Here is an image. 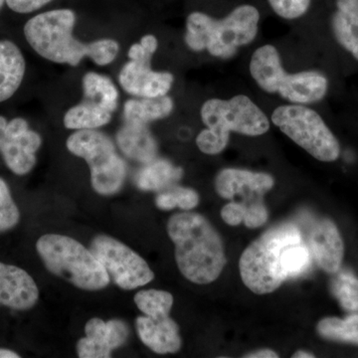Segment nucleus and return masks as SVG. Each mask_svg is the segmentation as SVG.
<instances>
[{
    "instance_id": "1",
    "label": "nucleus",
    "mask_w": 358,
    "mask_h": 358,
    "mask_svg": "<svg viewBox=\"0 0 358 358\" xmlns=\"http://www.w3.org/2000/svg\"><path fill=\"white\" fill-rule=\"evenodd\" d=\"M76 20V14L71 9L46 11L26 22L24 36L33 50L57 64L75 67L85 57L99 66L114 62L119 54V43L113 39L83 43L73 36Z\"/></svg>"
},
{
    "instance_id": "2",
    "label": "nucleus",
    "mask_w": 358,
    "mask_h": 358,
    "mask_svg": "<svg viewBox=\"0 0 358 358\" xmlns=\"http://www.w3.org/2000/svg\"><path fill=\"white\" fill-rule=\"evenodd\" d=\"M167 233L176 247V261L185 279L207 285L218 279L225 268L222 238L204 216L180 212L169 218Z\"/></svg>"
},
{
    "instance_id": "3",
    "label": "nucleus",
    "mask_w": 358,
    "mask_h": 358,
    "mask_svg": "<svg viewBox=\"0 0 358 358\" xmlns=\"http://www.w3.org/2000/svg\"><path fill=\"white\" fill-rule=\"evenodd\" d=\"M301 241L300 228L294 223H281L266 231L240 258V275L245 286L254 294H267L287 280L294 279V250Z\"/></svg>"
},
{
    "instance_id": "4",
    "label": "nucleus",
    "mask_w": 358,
    "mask_h": 358,
    "mask_svg": "<svg viewBox=\"0 0 358 358\" xmlns=\"http://www.w3.org/2000/svg\"><path fill=\"white\" fill-rule=\"evenodd\" d=\"M260 13L256 7H236L223 20L195 11L186 20L185 43L193 51L207 50L214 57L232 58L239 47L256 38Z\"/></svg>"
},
{
    "instance_id": "5",
    "label": "nucleus",
    "mask_w": 358,
    "mask_h": 358,
    "mask_svg": "<svg viewBox=\"0 0 358 358\" xmlns=\"http://www.w3.org/2000/svg\"><path fill=\"white\" fill-rule=\"evenodd\" d=\"M200 115L207 129L197 136L196 145L205 155L222 152L229 143L232 131L258 136L270 129V121L265 113L244 95L235 96L229 100H207Z\"/></svg>"
},
{
    "instance_id": "6",
    "label": "nucleus",
    "mask_w": 358,
    "mask_h": 358,
    "mask_svg": "<svg viewBox=\"0 0 358 358\" xmlns=\"http://www.w3.org/2000/svg\"><path fill=\"white\" fill-rule=\"evenodd\" d=\"M37 253L51 274L85 291H99L110 284L107 271L91 250L73 238L46 234L36 243Z\"/></svg>"
},
{
    "instance_id": "7",
    "label": "nucleus",
    "mask_w": 358,
    "mask_h": 358,
    "mask_svg": "<svg viewBox=\"0 0 358 358\" xmlns=\"http://www.w3.org/2000/svg\"><path fill=\"white\" fill-rule=\"evenodd\" d=\"M250 73L263 91L279 94L294 103H312L322 100L329 89V81L315 71L289 74L282 68L279 52L273 45L257 49L250 62Z\"/></svg>"
},
{
    "instance_id": "8",
    "label": "nucleus",
    "mask_w": 358,
    "mask_h": 358,
    "mask_svg": "<svg viewBox=\"0 0 358 358\" xmlns=\"http://www.w3.org/2000/svg\"><path fill=\"white\" fill-rule=\"evenodd\" d=\"M66 145L71 154L86 160L96 193L110 196L122 189L127 166L107 134L96 129L77 131L68 138Z\"/></svg>"
},
{
    "instance_id": "9",
    "label": "nucleus",
    "mask_w": 358,
    "mask_h": 358,
    "mask_svg": "<svg viewBox=\"0 0 358 358\" xmlns=\"http://www.w3.org/2000/svg\"><path fill=\"white\" fill-rule=\"evenodd\" d=\"M272 122L315 159L331 162L338 159V141L315 110L300 103L281 106L273 112Z\"/></svg>"
},
{
    "instance_id": "10",
    "label": "nucleus",
    "mask_w": 358,
    "mask_h": 358,
    "mask_svg": "<svg viewBox=\"0 0 358 358\" xmlns=\"http://www.w3.org/2000/svg\"><path fill=\"white\" fill-rule=\"evenodd\" d=\"M159 46L155 35H145L140 43L131 45L129 61L119 74L120 85L124 92L138 98H155L167 95L174 82L171 72L152 69V58Z\"/></svg>"
},
{
    "instance_id": "11",
    "label": "nucleus",
    "mask_w": 358,
    "mask_h": 358,
    "mask_svg": "<svg viewBox=\"0 0 358 358\" xmlns=\"http://www.w3.org/2000/svg\"><path fill=\"white\" fill-rule=\"evenodd\" d=\"M90 250L106 268L110 279L122 289H138L155 279L145 259L115 238L98 235Z\"/></svg>"
},
{
    "instance_id": "12",
    "label": "nucleus",
    "mask_w": 358,
    "mask_h": 358,
    "mask_svg": "<svg viewBox=\"0 0 358 358\" xmlns=\"http://www.w3.org/2000/svg\"><path fill=\"white\" fill-rule=\"evenodd\" d=\"M41 145V136L30 129L26 120L15 117L7 121L0 115V155L14 174L25 176L34 169Z\"/></svg>"
},
{
    "instance_id": "13",
    "label": "nucleus",
    "mask_w": 358,
    "mask_h": 358,
    "mask_svg": "<svg viewBox=\"0 0 358 358\" xmlns=\"http://www.w3.org/2000/svg\"><path fill=\"white\" fill-rule=\"evenodd\" d=\"M86 338L77 343L78 357L81 358H109L113 350L121 348L129 338L128 324L121 320L103 322L94 317L85 327Z\"/></svg>"
},
{
    "instance_id": "14",
    "label": "nucleus",
    "mask_w": 358,
    "mask_h": 358,
    "mask_svg": "<svg viewBox=\"0 0 358 358\" xmlns=\"http://www.w3.org/2000/svg\"><path fill=\"white\" fill-rule=\"evenodd\" d=\"M215 190L224 199L236 197L248 201H260L263 195L270 192L275 185V179L271 174L254 173L247 169H222L215 178Z\"/></svg>"
},
{
    "instance_id": "15",
    "label": "nucleus",
    "mask_w": 358,
    "mask_h": 358,
    "mask_svg": "<svg viewBox=\"0 0 358 358\" xmlns=\"http://www.w3.org/2000/svg\"><path fill=\"white\" fill-rule=\"evenodd\" d=\"M39 300V289L31 275L17 266L0 262V307L31 310Z\"/></svg>"
},
{
    "instance_id": "16",
    "label": "nucleus",
    "mask_w": 358,
    "mask_h": 358,
    "mask_svg": "<svg viewBox=\"0 0 358 358\" xmlns=\"http://www.w3.org/2000/svg\"><path fill=\"white\" fill-rule=\"evenodd\" d=\"M308 248L313 259L324 272L334 274L343 258V241L336 224L322 219L315 224L308 237Z\"/></svg>"
},
{
    "instance_id": "17",
    "label": "nucleus",
    "mask_w": 358,
    "mask_h": 358,
    "mask_svg": "<svg viewBox=\"0 0 358 358\" xmlns=\"http://www.w3.org/2000/svg\"><path fill=\"white\" fill-rule=\"evenodd\" d=\"M136 327L143 345L155 353H176L181 348L179 327L169 315L159 319L141 315L136 319Z\"/></svg>"
},
{
    "instance_id": "18",
    "label": "nucleus",
    "mask_w": 358,
    "mask_h": 358,
    "mask_svg": "<svg viewBox=\"0 0 358 358\" xmlns=\"http://www.w3.org/2000/svg\"><path fill=\"white\" fill-rule=\"evenodd\" d=\"M117 143L129 159L145 164L157 157V143L148 124L126 122L117 134Z\"/></svg>"
},
{
    "instance_id": "19",
    "label": "nucleus",
    "mask_w": 358,
    "mask_h": 358,
    "mask_svg": "<svg viewBox=\"0 0 358 358\" xmlns=\"http://www.w3.org/2000/svg\"><path fill=\"white\" fill-rule=\"evenodd\" d=\"M24 56L17 45L0 40V103L9 100L20 89L24 78Z\"/></svg>"
},
{
    "instance_id": "20",
    "label": "nucleus",
    "mask_w": 358,
    "mask_h": 358,
    "mask_svg": "<svg viewBox=\"0 0 358 358\" xmlns=\"http://www.w3.org/2000/svg\"><path fill=\"white\" fill-rule=\"evenodd\" d=\"M183 171L169 160L155 159L143 164L134 176V182L143 192H162L182 178Z\"/></svg>"
},
{
    "instance_id": "21",
    "label": "nucleus",
    "mask_w": 358,
    "mask_h": 358,
    "mask_svg": "<svg viewBox=\"0 0 358 358\" xmlns=\"http://www.w3.org/2000/svg\"><path fill=\"white\" fill-rule=\"evenodd\" d=\"M331 26L339 44L358 60V0H336Z\"/></svg>"
},
{
    "instance_id": "22",
    "label": "nucleus",
    "mask_w": 358,
    "mask_h": 358,
    "mask_svg": "<svg viewBox=\"0 0 358 358\" xmlns=\"http://www.w3.org/2000/svg\"><path fill=\"white\" fill-rule=\"evenodd\" d=\"M173 107V99L167 95L155 98L131 99L124 103V117L126 122L148 124L169 117Z\"/></svg>"
},
{
    "instance_id": "23",
    "label": "nucleus",
    "mask_w": 358,
    "mask_h": 358,
    "mask_svg": "<svg viewBox=\"0 0 358 358\" xmlns=\"http://www.w3.org/2000/svg\"><path fill=\"white\" fill-rule=\"evenodd\" d=\"M112 113L93 101L85 100L67 110L64 115L66 129L83 131L96 129L109 124Z\"/></svg>"
},
{
    "instance_id": "24",
    "label": "nucleus",
    "mask_w": 358,
    "mask_h": 358,
    "mask_svg": "<svg viewBox=\"0 0 358 358\" xmlns=\"http://www.w3.org/2000/svg\"><path fill=\"white\" fill-rule=\"evenodd\" d=\"M84 98L100 103L113 113L117 110L119 91L112 80L105 75L89 72L83 77Z\"/></svg>"
},
{
    "instance_id": "25",
    "label": "nucleus",
    "mask_w": 358,
    "mask_h": 358,
    "mask_svg": "<svg viewBox=\"0 0 358 358\" xmlns=\"http://www.w3.org/2000/svg\"><path fill=\"white\" fill-rule=\"evenodd\" d=\"M317 333L324 338L358 343V313L345 320L338 317L322 320L317 324Z\"/></svg>"
},
{
    "instance_id": "26",
    "label": "nucleus",
    "mask_w": 358,
    "mask_h": 358,
    "mask_svg": "<svg viewBox=\"0 0 358 358\" xmlns=\"http://www.w3.org/2000/svg\"><path fill=\"white\" fill-rule=\"evenodd\" d=\"M134 303L145 315L159 319L169 315L173 306V294L160 289H145L134 296Z\"/></svg>"
},
{
    "instance_id": "27",
    "label": "nucleus",
    "mask_w": 358,
    "mask_h": 358,
    "mask_svg": "<svg viewBox=\"0 0 358 358\" xmlns=\"http://www.w3.org/2000/svg\"><path fill=\"white\" fill-rule=\"evenodd\" d=\"M334 296L341 307L348 312L358 313V280L350 273H341L333 284Z\"/></svg>"
},
{
    "instance_id": "28",
    "label": "nucleus",
    "mask_w": 358,
    "mask_h": 358,
    "mask_svg": "<svg viewBox=\"0 0 358 358\" xmlns=\"http://www.w3.org/2000/svg\"><path fill=\"white\" fill-rule=\"evenodd\" d=\"M20 220V211L13 199L9 186L0 178V233L13 229Z\"/></svg>"
},
{
    "instance_id": "29",
    "label": "nucleus",
    "mask_w": 358,
    "mask_h": 358,
    "mask_svg": "<svg viewBox=\"0 0 358 358\" xmlns=\"http://www.w3.org/2000/svg\"><path fill=\"white\" fill-rule=\"evenodd\" d=\"M312 0H268L273 10L285 20H296L305 15Z\"/></svg>"
},
{
    "instance_id": "30",
    "label": "nucleus",
    "mask_w": 358,
    "mask_h": 358,
    "mask_svg": "<svg viewBox=\"0 0 358 358\" xmlns=\"http://www.w3.org/2000/svg\"><path fill=\"white\" fill-rule=\"evenodd\" d=\"M268 218L267 207L264 205L262 200H260V201L254 202L247 206L243 222L246 227L254 229V228L262 227L263 225H265Z\"/></svg>"
},
{
    "instance_id": "31",
    "label": "nucleus",
    "mask_w": 358,
    "mask_h": 358,
    "mask_svg": "<svg viewBox=\"0 0 358 358\" xmlns=\"http://www.w3.org/2000/svg\"><path fill=\"white\" fill-rule=\"evenodd\" d=\"M176 205L181 210L190 211L199 204V194L192 188L181 187V186H171Z\"/></svg>"
},
{
    "instance_id": "32",
    "label": "nucleus",
    "mask_w": 358,
    "mask_h": 358,
    "mask_svg": "<svg viewBox=\"0 0 358 358\" xmlns=\"http://www.w3.org/2000/svg\"><path fill=\"white\" fill-rule=\"evenodd\" d=\"M246 205L238 203L236 201L226 204L221 210V217L224 222L230 226H238L243 222L245 213H246Z\"/></svg>"
},
{
    "instance_id": "33",
    "label": "nucleus",
    "mask_w": 358,
    "mask_h": 358,
    "mask_svg": "<svg viewBox=\"0 0 358 358\" xmlns=\"http://www.w3.org/2000/svg\"><path fill=\"white\" fill-rule=\"evenodd\" d=\"M52 0H6L7 6L16 13L27 14L39 10Z\"/></svg>"
},
{
    "instance_id": "34",
    "label": "nucleus",
    "mask_w": 358,
    "mask_h": 358,
    "mask_svg": "<svg viewBox=\"0 0 358 358\" xmlns=\"http://www.w3.org/2000/svg\"><path fill=\"white\" fill-rule=\"evenodd\" d=\"M155 205H157V208L162 211H171L178 207L176 197H174L171 187L159 192V194L155 197Z\"/></svg>"
},
{
    "instance_id": "35",
    "label": "nucleus",
    "mask_w": 358,
    "mask_h": 358,
    "mask_svg": "<svg viewBox=\"0 0 358 358\" xmlns=\"http://www.w3.org/2000/svg\"><path fill=\"white\" fill-rule=\"evenodd\" d=\"M246 358H278L279 355L271 350H261L245 355Z\"/></svg>"
},
{
    "instance_id": "36",
    "label": "nucleus",
    "mask_w": 358,
    "mask_h": 358,
    "mask_svg": "<svg viewBox=\"0 0 358 358\" xmlns=\"http://www.w3.org/2000/svg\"><path fill=\"white\" fill-rule=\"evenodd\" d=\"M20 355L13 350L0 348V358H20Z\"/></svg>"
},
{
    "instance_id": "37",
    "label": "nucleus",
    "mask_w": 358,
    "mask_h": 358,
    "mask_svg": "<svg viewBox=\"0 0 358 358\" xmlns=\"http://www.w3.org/2000/svg\"><path fill=\"white\" fill-rule=\"evenodd\" d=\"M293 358H313L315 355H312L310 352H303V350H300V352H294L293 355Z\"/></svg>"
},
{
    "instance_id": "38",
    "label": "nucleus",
    "mask_w": 358,
    "mask_h": 358,
    "mask_svg": "<svg viewBox=\"0 0 358 358\" xmlns=\"http://www.w3.org/2000/svg\"><path fill=\"white\" fill-rule=\"evenodd\" d=\"M6 0H0V10H1L2 7H3L4 3H6Z\"/></svg>"
}]
</instances>
